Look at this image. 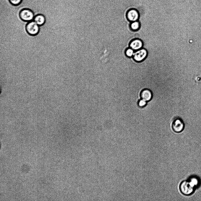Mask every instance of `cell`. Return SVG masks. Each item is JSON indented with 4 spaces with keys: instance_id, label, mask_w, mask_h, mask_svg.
Listing matches in <instances>:
<instances>
[{
    "instance_id": "cell-13",
    "label": "cell",
    "mask_w": 201,
    "mask_h": 201,
    "mask_svg": "<svg viewBox=\"0 0 201 201\" xmlns=\"http://www.w3.org/2000/svg\"><path fill=\"white\" fill-rule=\"evenodd\" d=\"M147 102L145 100L141 99L138 102V105L139 107H144L147 104Z\"/></svg>"
},
{
    "instance_id": "cell-6",
    "label": "cell",
    "mask_w": 201,
    "mask_h": 201,
    "mask_svg": "<svg viewBox=\"0 0 201 201\" xmlns=\"http://www.w3.org/2000/svg\"><path fill=\"white\" fill-rule=\"evenodd\" d=\"M127 17L129 21L131 22L137 21L139 19V14L138 11L134 9L129 10L127 12Z\"/></svg>"
},
{
    "instance_id": "cell-8",
    "label": "cell",
    "mask_w": 201,
    "mask_h": 201,
    "mask_svg": "<svg viewBox=\"0 0 201 201\" xmlns=\"http://www.w3.org/2000/svg\"><path fill=\"white\" fill-rule=\"evenodd\" d=\"M140 96L142 99L146 102H148L152 99V94L150 90L148 89H145L141 91Z\"/></svg>"
},
{
    "instance_id": "cell-11",
    "label": "cell",
    "mask_w": 201,
    "mask_h": 201,
    "mask_svg": "<svg viewBox=\"0 0 201 201\" xmlns=\"http://www.w3.org/2000/svg\"><path fill=\"white\" fill-rule=\"evenodd\" d=\"M188 180L195 188L196 187L198 186L199 183L198 179L195 177H190Z\"/></svg>"
},
{
    "instance_id": "cell-7",
    "label": "cell",
    "mask_w": 201,
    "mask_h": 201,
    "mask_svg": "<svg viewBox=\"0 0 201 201\" xmlns=\"http://www.w3.org/2000/svg\"><path fill=\"white\" fill-rule=\"evenodd\" d=\"M129 46L130 48L134 51H137L143 47V43L141 39H136L132 40L130 42Z\"/></svg>"
},
{
    "instance_id": "cell-4",
    "label": "cell",
    "mask_w": 201,
    "mask_h": 201,
    "mask_svg": "<svg viewBox=\"0 0 201 201\" xmlns=\"http://www.w3.org/2000/svg\"><path fill=\"white\" fill-rule=\"evenodd\" d=\"M147 54L148 52L146 49L144 48L141 49L134 52L133 58L135 61L141 62L146 58Z\"/></svg>"
},
{
    "instance_id": "cell-1",
    "label": "cell",
    "mask_w": 201,
    "mask_h": 201,
    "mask_svg": "<svg viewBox=\"0 0 201 201\" xmlns=\"http://www.w3.org/2000/svg\"><path fill=\"white\" fill-rule=\"evenodd\" d=\"M179 189L182 194L188 196L194 193L195 188L187 179L181 182L179 186Z\"/></svg>"
},
{
    "instance_id": "cell-3",
    "label": "cell",
    "mask_w": 201,
    "mask_h": 201,
    "mask_svg": "<svg viewBox=\"0 0 201 201\" xmlns=\"http://www.w3.org/2000/svg\"><path fill=\"white\" fill-rule=\"evenodd\" d=\"M26 29L27 32L31 36H35L39 31V26L34 20L28 22L26 25Z\"/></svg>"
},
{
    "instance_id": "cell-14",
    "label": "cell",
    "mask_w": 201,
    "mask_h": 201,
    "mask_svg": "<svg viewBox=\"0 0 201 201\" xmlns=\"http://www.w3.org/2000/svg\"><path fill=\"white\" fill-rule=\"evenodd\" d=\"M10 2L14 5H18L20 4L22 0H9Z\"/></svg>"
},
{
    "instance_id": "cell-5",
    "label": "cell",
    "mask_w": 201,
    "mask_h": 201,
    "mask_svg": "<svg viewBox=\"0 0 201 201\" xmlns=\"http://www.w3.org/2000/svg\"><path fill=\"white\" fill-rule=\"evenodd\" d=\"M184 126L183 120L180 118H175L172 124L173 130L176 133H179L182 131L184 129Z\"/></svg>"
},
{
    "instance_id": "cell-2",
    "label": "cell",
    "mask_w": 201,
    "mask_h": 201,
    "mask_svg": "<svg viewBox=\"0 0 201 201\" xmlns=\"http://www.w3.org/2000/svg\"><path fill=\"white\" fill-rule=\"evenodd\" d=\"M19 16L22 20L28 22L34 20L35 15L31 10L25 8L21 10L19 13Z\"/></svg>"
},
{
    "instance_id": "cell-10",
    "label": "cell",
    "mask_w": 201,
    "mask_h": 201,
    "mask_svg": "<svg viewBox=\"0 0 201 201\" xmlns=\"http://www.w3.org/2000/svg\"><path fill=\"white\" fill-rule=\"evenodd\" d=\"M140 27V24L137 21L132 22L130 25V27L133 31L138 30Z\"/></svg>"
},
{
    "instance_id": "cell-9",
    "label": "cell",
    "mask_w": 201,
    "mask_h": 201,
    "mask_svg": "<svg viewBox=\"0 0 201 201\" xmlns=\"http://www.w3.org/2000/svg\"><path fill=\"white\" fill-rule=\"evenodd\" d=\"M33 20L39 26H41L46 22V19L44 15L39 14L35 16Z\"/></svg>"
},
{
    "instance_id": "cell-12",
    "label": "cell",
    "mask_w": 201,
    "mask_h": 201,
    "mask_svg": "<svg viewBox=\"0 0 201 201\" xmlns=\"http://www.w3.org/2000/svg\"><path fill=\"white\" fill-rule=\"evenodd\" d=\"M134 51L131 48H128L126 50L125 54L127 57H132L133 56L134 53Z\"/></svg>"
}]
</instances>
